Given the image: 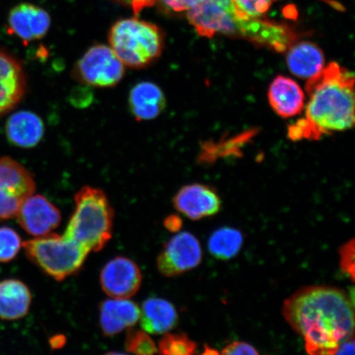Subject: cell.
I'll return each instance as SVG.
<instances>
[{
  "mask_svg": "<svg viewBox=\"0 0 355 355\" xmlns=\"http://www.w3.org/2000/svg\"><path fill=\"white\" fill-rule=\"evenodd\" d=\"M16 216L21 227L35 238L51 234L61 222L60 210L42 195L26 198Z\"/></svg>",
  "mask_w": 355,
  "mask_h": 355,
  "instance_id": "obj_11",
  "label": "cell"
},
{
  "mask_svg": "<svg viewBox=\"0 0 355 355\" xmlns=\"http://www.w3.org/2000/svg\"><path fill=\"white\" fill-rule=\"evenodd\" d=\"M26 87V76L19 62L0 49V116L19 105Z\"/></svg>",
  "mask_w": 355,
  "mask_h": 355,
  "instance_id": "obj_14",
  "label": "cell"
},
{
  "mask_svg": "<svg viewBox=\"0 0 355 355\" xmlns=\"http://www.w3.org/2000/svg\"><path fill=\"white\" fill-rule=\"evenodd\" d=\"M51 19L43 8L31 3H21L8 17V31L28 43L42 39L51 28Z\"/></svg>",
  "mask_w": 355,
  "mask_h": 355,
  "instance_id": "obj_13",
  "label": "cell"
},
{
  "mask_svg": "<svg viewBox=\"0 0 355 355\" xmlns=\"http://www.w3.org/2000/svg\"><path fill=\"white\" fill-rule=\"evenodd\" d=\"M141 328L153 335L166 334L174 329L179 322V314L171 302L161 298H149L140 309Z\"/></svg>",
  "mask_w": 355,
  "mask_h": 355,
  "instance_id": "obj_18",
  "label": "cell"
},
{
  "mask_svg": "<svg viewBox=\"0 0 355 355\" xmlns=\"http://www.w3.org/2000/svg\"><path fill=\"white\" fill-rule=\"evenodd\" d=\"M353 302L338 288L304 287L284 302L283 316L303 337L309 355H335L354 337Z\"/></svg>",
  "mask_w": 355,
  "mask_h": 355,
  "instance_id": "obj_1",
  "label": "cell"
},
{
  "mask_svg": "<svg viewBox=\"0 0 355 355\" xmlns=\"http://www.w3.org/2000/svg\"><path fill=\"white\" fill-rule=\"evenodd\" d=\"M335 355H354V338L345 341Z\"/></svg>",
  "mask_w": 355,
  "mask_h": 355,
  "instance_id": "obj_32",
  "label": "cell"
},
{
  "mask_svg": "<svg viewBox=\"0 0 355 355\" xmlns=\"http://www.w3.org/2000/svg\"><path fill=\"white\" fill-rule=\"evenodd\" d=\"M125 349L135 355H155L157 352V345L148 332L132 327L127 332Z\"/></svg>",
  "mask_w": 355,
  "mask_h": 355,
  "instance_id": "obj_25",
  "label": "cell"
},
{
  "mask_svg": "<svg viewBox=\"0 0 355 355\" xmlns=\"http://www.w3.org/2000/svg\"><path fill=\"white\" fill-rule=\"evenodd\" d=\"M239 19H259L268 11L275 0H232Z\"/></svg>",
  "mask_w": 355,
  "mask_h": 355,
  "instance_id": "obj_27",
  "label": "cell"
},
{
  "mask_svg": "<svg viewBox=\"0 0 355 355\" xmlns=\"http://www.w3.org/2000/svg\"><path fill=\"white\" fill-rule=\"evenodd\" d=\"M243 244V236L239 230L224 227L216 230L208 241L210 254L220 260H230L236 257Z\"/></svg>",
  "mask_w": 355,
  "mask_h": 355,
  "instance_id": "obj_23",
  "label": "cell"
},
{
  "mask_svg": "<svg viewBox=\"0 0 355 355\" xmlns=\"http://www.w3.org/2000/svg\"><path fill=\"white\" fill-rule=\"evenodd\" d=\"M268 96L275 112L284 119L297 116L305 107L304 91L294 80L286 76H277L273 80Z\"/></svg>",
  "mask_w": 355,
  "mask_h": 355,
  "instance_id": "obj_16",
  "label": "cell"
},
{
  "mask_svg": "<svg viewBox=\"0 0 355 355\" xmlns=\"http://www.w3.org/2000/svg\"><path fill=\"white\" fill-rule=\"evenodd\" d=\"M198 345L184 333H166L159 341V355H196Z\"/></svg>",
  "mask_w": 355,
  "mask_h": 355,
  "instance_id": "obj_24",
  "label": "cell"
},
{
  "mask_svg": "<svg viewBox=\"0 0 355 355\" xmlns=\"http://www.w3.org/2000/svg\"><path fill=\"white\" fill-rule=\"evenodd\" d=\"M44 132L42 119L29 111H19L8 119V139L19 148H31L41 141Z\"/></svg>",
  "mask_w": 355,
  "mask_h": 355,
  "instance_id": "obj_20",
  "label": "cell"
},
{
  "mask_svg": "<svg viewBox=\"0 0 355 355\" xmlns=\"http://www.w3.org/2000/svg\"><path fill=\"white\" fill-rule=\"evenodd\" d=\"M33 295L29 288L17 279L0 282V319L15 321L26 316Z\"/></svg>",
  "mask_w": 355,
  "mask_h": 355,
  "instance_id": "obj_19",
  "label": "cell"
},
{
  "mask_svg": "<svg viewBox=\"0 0 355 355\" xmlns=\"http://www.w3.org/2000/svg\"><path fill=\"white\" fill-rule=\"evenodd\" d=\"M188 19L202 37L241 34V22L232 0H200L189 8Z\"/></svg>",
  "mask_w": 355,
  "mask_h": 355,
  "instance_id": "obj_7",
  "label": "cell"
},
{
  "mask_svg": "<svg viewBox=\"0 0 355 355\" xmlns=\"http://www.w3.org/2000/svg\"><path fill=\"white\" fill-rule=\"evenodd\" d=\"M128 101L131 112L137 121H150L158 117L166 106V97L162 89L149 82L133 87Z\"/></svg>",
  "mask_w": 355,
  "mask_h": 355,
  "instance_id": "obj_21",
  "label": "cell"
},
{
  "mask_svg": "<svg viewBox=\"0 0 355 355\" xmlns=\"http://www.w3.org/2000/svg\"><path fill=\"white\" fill-rule=\"evenodd\" d=\"M22 248L33 263L57 282L78 272L90 252L64 235L51 233L22 243Z\"/></svg>",
  "mask_w": 355,
  "mask_h": 355,
  "instance_id": "obj_5",
  "label": "cell"
},
{
  "mask_svg": "<svg viewBox=\"0 0 355 355\" xmlns=\"http://www.w3.org/2000/svg\"><path fill=\"white\" fill-rule=\"evenodd\" d=\"M305 116L288 128L291 140H318L350 130L354 124V77L332 62L309 79Z\"/></svg>",
  "mask_w": 355,
  "mask_h": 355,
  "instance_id": "obj_2",
  "label": "cell"
},
{
  "mask_svg": "<svg viewBox=\"0 0 355 355\" xmlns=\"http://www.w3.org/2000/svg\"><path fill=\"white\" fill-rule=\"evenodd\" d=\"M354 239H352L340 248V265L343 272L354 282Z\"/></svg>",
  "mask_w": 355,
  "mask_h": 355,
  "instance_id": "obj_28",
  "label": "cell"
},
{
  "mask_svg": "<svg viewBox=\"0 0 355 355\" xmlns=\"http://www.w3.org/2000/svg\"><path fill=\"white\" fill-rule=\"evenodd\" d=\"M114 216L103 191L85 186L75 195V210L64 236L89 252H99L112 237Z\"/></svg>",
  "mask_w": 355,
  "mask_h": 355,
  "instance_id": "obj_3",
  "label": "cell"
},
{
  "mask_svg": "<svg viewBox=\"0 0 355 355\" xmlns=\"http://www.w3.org/2000/svg\"><path fill=\"white\" fill-rule=\"evenodd\" d=\"M202 259L198 239L189 232H181L164 245L158 256L157 268L163 276L174 277L196 268Z\"/></svg>",
  "mask_w": 355,
  "mask_h": 355,
  "instance_id": "obj_9",
  "label": "cell"
},
{
  "mask_svg": "<svg viewBox=\"0 0 355 355\" xmlns=\"http://www.w3.org/2000/svg\"><path fill=\"white\" fill-rule=\"evenodd\" d=\"M66 336L64 335H55L51 337L49 343L53 349H60L63 348L66 344Z\"/></svg>",
  "mask_w": 355,
  "mask_h": 355,
  "instance_id": "obj_33",
  "label": "cell"
},
{
  "mask_svg": "<svg viewBox=\"0 0 355 355\" xmlns=\"http://www.w3.org/2000/svg\"><path fill=\"white\" fill-rule=\"evenodd\" d=\"M140 309L130 299L106 300L100 304V326L106 336H114L139 321Z\"/></svg>",
  "mask_w": 355,
  "mask_h": 355,
  "instance_id": "obj_15",
  "label": "cell"
},
{
  "mask_svg": "<svg viewBox=\"0 0 355 355\" xmlns=\"http://www.w3.org/2000/svg\"><path fill=\"white\" fill-rule=\"evenodd\" d=\"M73 73L75 79L87 86L111 87L121 81L125 69L112 49L98 44L89 49Z\"/></svg>",
  "mask_w": 355,
  "mask_h": 355,
  "instance_id": "obj_6",
  "label": "cell"
},
{
  "mask_svg": "<svg viewBox=\"0 0 355 355\" xmlns=\"http://www.w3.org/2000/svg\"><path fill=\"white\" fill-rule=\"evenodd\" d=\"M165 227L168 232L175 233L179 232L183 225V221L176 215H171L166 217L164 221Z\"/></svg>",
  "mask_w": 355,
  "mask_h": 355,
  "instance_id": "obj_31",
  "label": "cell"
},
{
  "mask_svg": "<svg viewBox=\"0 0 355 355\" xmlns=\"http://www.w3.org/2000/svg\"><path fill=\"white\" fill-rule=\"evenodd\" d=\"M286 62L288 69L296 77L309 79L321 72L325 59L316 44L302 42L290 48Z\"/></svg>",
  "mask_w": 355,
  "mask_h": 355,
  "instance_id": "obj_22",
  "label": "cell"
},
{
  "mask_svg": "<svg viewBox=\"0 0 355 355\" xmlns=\"http://www.w3.org/2000/svg\"><path fill=\"white\" fill-rule=\"evenodd\" d=\"M220 355H259L254 346L241 341H234L222 350Z\"/></svg>",
  "mask_w": 355,
  "mask_h": 355,
  "instance_id": "obj_29",
  "label": "cell"
},
{
  "mask_svg": "<svg viewBox=\"0 0 355 355\" xmlns=\"http://www.w3.org/2000/svg\"><path fill=\"white\" fill-rule=\"evenodd\" d=\"M35 189L34 178L24 166L10 157L0 158V220L15 217Z\"/></svg>",
  "mask_w": 355,
  "mask_h": 355,
  "instance_id": "obj_8",
  "label": "cell"
},
{
  "mask_svg": "<svg viewBox=\"0 0 355 355\" xmlns=\"http://www.w3.org/2000/svg\"><path fill=\"white\" fill-rule=\"evenodd\" d=\"M104 355H128L126 354L121 353V352H109Z\"/></svg>",
  "mask_w": 355,
  "mask_h": 355,
  "instance_id": "obj_35",
  "label": "cell"
},
{
  "mask_svg": "<svg viewBox=\"0 0 355 355\" xmlns=\"http://www.w3.org/2000/svg\"><path fill=\"white\" fill-rule=\"evenodd\" d=\"M124 6L130 7L137 15L145 8L152 7L157 0H114Z\"/></svg>",
  "mask_w": 355,
  "mask_h": 355,
  "instance_id": "obj_30",
  "label": "cell"
},
{
  "mask_svg": "<svg viewBox=\"0 0 355 355\" xmlns=\"http://www.w3.org/2000/svg\"><path fill=\"white\" fill-rule=\"evenodd\" d=\"M202 355H220V354L214 349L206 347L205 352H204Z\"/></svg>",
  "mask_w": 355,
  "mask_h": 355,
  "instance_id": "obj_34",
  "label": "cell"
},
{
  "mask_svg": "<svg viewBox=\"0 0 355 355\" xmlns=\"http://www.w3.org/2000/svg\"><path fill=\"white\" fill-rule=\"evenodd\" d=\"M141 281L143 277L139 266L123 257L108 261L100 275L102 290L114 299H130L139 291Z\"/></svg>",
  "mask_w": 355,
  "mask_h": 355,
  "instance_id": "obj_10",
  "label": "cell"
},
{
  "mask_svg": "<svg viewBox=\"0 0 355 355\" xmlns=\"http://www.w3.org/2000/svg\"><path fill=\"white\" fill-rule=\"evenodd\" d=\"M21 247V239L15 230L7 226L0 227V263L15 260Z\"/></svg>",
  "mask_w": 355,
  "mask_h": 355,
  "instance_id": "obj_26",
  "label": "cell"
},
{
  "mask_svg": "<svg viewBox=\"0 0 355 355\" xmlns=\"http://www.w3.org/2000/svg\"><path fill=\"white\" fill-rule=\"evenodd\" d=\"M173 203L177 211L193 220L214 216L221 207L216 190L200 184L184 186L173 199Z\"/></svg>",
  "mask_w": 355,
  "mask_h": 355,
  "instance_id": "obj_12",
  "label": "cell"
},
{
  "mask_svg": "<svg viewBox=\"0 0 355 355\" xmlns=\"http://www.w3.org/2000/svg\"><path fill=\"white\" fill-rule=\"evenodd\" d=\"M241 35L255 44L268 46L277 52L286 51L295 39L294 34L286 26L259 19L243 21Z\"/></svg>",
  "mask_w": 355,
  "mask_h": 355,
  "instance_id": "obj_17",
  "label": "cell"
},
{
  "mask_svg": "<svg viewBox=\"0 0 355 355\" xmlns=\"http://www.w3.org/2000/svg\"><path fill=\"white\" fill-rule=\"evenodd\" d=\"M109 42L124 65L141 69L162 55L164 37L161 30L150 22L125 19L111 28Z\"/></svg>",
  "mask_w": 355,
  "mask_h": 355,
  "instance_id": "obj_4",
  "label": "cell"
}]
</instances>
